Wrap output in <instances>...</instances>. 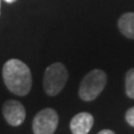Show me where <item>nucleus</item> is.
Wrapping results in <instances>:
<instances>
[{
    "label": "nucleus",
    "instance_id": "2",
    "mask_svg": "<svg viewBox=\"0 0 134 134\" xmlns=\"http://www.w3.org/2000/svg\"><path fill=\"white\" fill-rule=\"evenodd\" d=\"M107 76L104 70L102 69H94L91 70L79 85L78 95L83 100L90 102L94 100L97 96L102 93L104 87L106 85Z\"/></svg>",
    "mask_w": 134,
    "mask_h": 134
},
{
    "label": "nucleus",
    "instance_id": "11",
    "mask_svg": "<svg viewBox=\"0 0 134 134\" xmlns=\"http://www.w3.org/2000/svg\"><path fill=\"white\" fill-rule=\"evenodd\" d=\"M6 2H8V3H12V2H15L16 0H5Z\"/></svg>",
    "mask_w": 134,
    "mask_h": 134
},
{
    "label": "nucleus",
    "instance_id": "1",
    "mask_svg": "<svg viewBox=\"0 0 134 134\" xmlns=\"http://www.w3.org/2000/svg\"><path fill=\"white\" fill-rule=\"evenodd\" d=\"M2 78L9 92L17 96L27 95L31 90L32 77L29 67L24 62L12 58L2 67Z\"/></svg>",
    "mask_w": 134,
    "mask_h": 134
},
{
    "label": "nucleus",
    "instance_id": "9",
    "mask_svg": "<svg viewBox=\"0 0 134 134\" xmlns=\"http://www.w3.org/2000/svg\"><path fill=\"white\" fill-rule=\"evenodd\" d=\"M125 120H126V122L131 126L134 127V106L126 111V113H125Z\"/></svg>",
    "mask_w": 134,
    "mask_h": 134
},
{
    "label": "nucleus",
    "instance_id": "3",
    "mask_svg": "<svg viewBox=\"0 0 134 134\" xmlns=\"http://www.w3.org/2000/svg\"><path fill=\"white\" fill-rule=\"evenodd\" d=\"M68 72L64 64L62 63H54L48 66L44 74V91L49 96H56L65 87Z\"/></svg>",
    "mask_w": 134,
    "mask_h": 134
},
{
    "label": "nucleus",
    "instance_id": "5",
    "mask_svg": "<svg viewBox=\"0 0 134 134\" xmlns=\"http://www.w3.org/2000/svg\"><path fill=\"white\" fill-rule=\"evenodd\" d=\"M2 114L7 123L11 126H19L26 119V110L24 105L16 99L6 100L2 105Z\"/></svg>",
    "mask_w": 134,
    "mask_h": 134
},
{
    "label": "nucleus",
    "instance_id": "10",
    "mask_svg": "<svg viewBox=\"0 0 134 134\" xmlns=\"http://www.w3.org/2000/svg\"><path fill=\"white\" fill-rule=\"evenodd\" d=\"M97 134H115V133L111 131V130H102V131L98 132Z\"/></svg>",
    "mask_w": 134,
    "mask_h": 134
},
{
    "label": "nucleus",
    "instance_id": "8",
    "mask_svg": "<svg viewBox=\"0 0 134 134\" xmlns=\"http://www.w3.org/2000/svg\"><path fill=\"white\" fill-rule=\"evenodd\" d=\"M125 92L130 98H134V68L130 69L125 75Z\"/></svg>",
    "mask_w": 134,
    "mask_h": 134
},
{
    "label": "nucleus",
    "instance_id": "4",
    "mask_svg": "<svg viewBox=\"0 0 134 134\" xmlns=\"http://www.w3.org/2000/svg\"><path fill=\"white\" fill-rule=\"evenodd\" d=\"M58 125V115L53 108H44L38 112L32 121L35 134H54Z\"/></svg>",
    "mask_w": 134,
    "mask_h": 134
},
{
    "label": "nucleus",
    "instance_id": "6",
    "mask_svg": "<svg viewBox=\"0 0 134 134\" xmlns=\"http://www.w3.org/2000/svg\"><path fill=\"white\" fill-rule=\"evenodd\" d=\"M94 124V117L87 112H82L75 115L70 121L69 127L73 134H88Z\"/></svg>",
    "mask_w": 134,
    "mask_h": 134
},
{
    "label": "nucleus",
    "instance_id": "7",
    "mask_svg": "<svg viewBox=\"0 0 134 134\" xmlns=\"http://www.w3.org/2000/svg\"><path fill=\"white\" fill-rule=\"evenodd\" d=\"M119 29L127 38L134 39V12H126L119 19Z\"/></svg>",
    "mask_w": 134,
    "mask_h": 134
},
{
    "label": "nucleus",
    "instance_id": "12",
    "mask_svg": "<svg viewBox=\"0 0 134 134\" xmlns=\"http://www.w3.org/2000/svg\"><path fill=\"white\" fill-rule=\"evenodd\" d=\"M0 10H1V0H0Z\"/></svg>",
    "mask_w": 134,
    "mask_h": 134
}]
</instances>
